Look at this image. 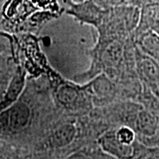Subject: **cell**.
I'll return each instance as SVG.
<instances>
[{
	"label": "cell",
	"mask_w": 159,
	"mask_h": 159,
	"mask_svg": "<svg viewBox=\"0 0 159 159\" xmlns=\"http://www.w3.org/2000/svg\"><path fill=\"white\" fill-rule=\"evenodd\" d=\"M73 3H81V2H84V1H86V0H71Z\"/></svg>",
	"instance_id": "16"
},
{
	"label": "cell",
	"mask_w": 159,
	"mask_h": 159,
	"mask_svg": "<svg viewBox=\"0 0 159 159\" xmlns=\"http://www.w3.org/2000/svg\"><path fill=\"white\" fill-rule=\"evenodd\" d=\"M0 54H13V38L11 34L0 30Z\"/></svg>",
	"instance_id": "12"
},
{
	"label": "cell",
	"mask_w": 159,
	"mask_h": 159,
	"mask_svg": "<svg viewBox=\"0 0 159 159\" xmlns=\"http://www.w3.org/2000/svg\"><path fill=\"white\" fill-rule=\"evenodd\" d=\"M31 111L25 102L18 101L0 113V125L10 131H20L29 125Z\"/></svg>",
	"instance_id": "3"
},
{
	"label": "cell",
	"mask_w": 159,
	"mask_h": 159,
	"mask_svg": "<svg viewBox=\"0 0 159 159\" xmlns=\"http://www.w3.org/2000/svg\"><path fill=\"white\" fill-rule=\"evenodd\" d=\"M58 102L69 111H80L88 108L87 95L80 88L72 85H63L57 91Z\"/></svg>",
	"instance_id": "4"
},
{
	"label": "cell",
	"mask_w": 159,
	"mask_h": 159,
	"mask_svg": "<svg viewBox=\"0 0 159 159\" xmlns=\"http://www.w3.org/2000/svg\"><path fill=\"white\" fill-rule=\"evenodd\" d=\"M25 72L20 67H17L11 76L4 97L0 102V113L18 102L25 87Z\"/></svg>",
	"instance_id": "5"
},
{
	"label": "cell",
	"mask_w": 159,
	"mask_h": 159,
	"mask_svg": "<svg viewBox=\"0 0 159 159\" xmlns=\"http://www.w3.org/2000/svg\"><path fill=\"white\" fill-rule=\"evenodd\" d=\"M11 64V57L6 54H0V75L8 74Z\"/></svg>",
	"instance_id": "14"
},
{
	"label": "cell",
	"mask_w": 159,
	"mask_h": 159,
	"mask_svg": "<svg viewBox=\"0 0 159 159\" xmlns=\"http://www.w3.org/2000/svg\"><path fill=\"white\" fill-rule=\"evenodd\" d=\"M76 136V127L74 124L66 123L57 127L51 134V143L57 147H66L74 140Z\"/></svg>",
	"instance_id": "9"
},
{
	"label": "cell",
	"mask_w": 159,
	"mask_h": 159,
	"mask_svg": "<svg viewBox=\"0 0 159 159\" xmlns=\"http://www.w3.org/2000/svg\"><path fill=\"white\" fill-rule=\"evenodd\" d=\"M118 2H119V6H122V5H125V4H124V2H125V0H118Z\"/></svg>",
	"instance_id": "17"
},
{
	"label": "cell",
	"mask_w": 159,
	"mask_h": 159,
	"mask_svg": "<svg viewBox=\"0 0 159 159\" xmlns=\"http://www.w3.org/2000/svg\"><path fill=\"white\" fill-rule=\"evenodd\" d=\"M157 119L147 111L139 113L135 121V125L138 132L145 135H152L157 130Z\"/></svg>",
	"instance_id": "10"
},
{
	"label": "cell",
	"mask_w": 159,
	"mask_h": 159,
	"mask_svg": "<svg viewBox=\"0 0 159 159\" xmlns=\"http://www.w3.org/2000/svg\"><path fill=\"white\" fill-rule=\"evenodd\" d=\"M96 56L102 67L109 69L119 66L123 57V44L121 39L98 38L96 47Z\"/></svg>",
	"instance_id": "2"
},
{
	"label": "cell",
	"mask_w": 159,
	"mask_h": 159,
	"mask_svg": "<svg viewBox=\"0 0 159 159\" xmlns=\"http://www.w3.org/2000/svg\"><path fill=\"white\" fill-rule=\"evenodd\" d=\"M138 43L144 55L159 65V34L154 30H148L140 36Z\"/></svg>",
	"instance_id": "8"
},
{
	"label": "cell",
	"mask_w": 159,
	"mask_h": 159,
	"mask_svg": "<svg viewBox=\"0 0 159 159\" xmlns=\"http://www.w3.org/2000/svg\"><path fill=\"white\" fill-rule=\"evenodd\" d=\"M115 134L119 142L127 146H131L134 141V132L127 126L120 127L115 132Z\"/></svg>",
	"instance_id": "13"
},
{
	"label": "cell",
	"mask_w": 159,
	"mask_h": 159,
	"mask_svg": "<svg viewBox=\"0 0 159 159\" xmlns=\"http://www.w3.org/2000/svg\"><path fill=\"white\" fill-rule=\"evenodd\" d=\"M90 87H92V89H94V92H95L92 95L97 97L106 98L107 97L111 96V94H112L111 93L112 87L107 80H102L101 78H99V80L94 81L93 85Z\"/></svg>",
	"instance_id": "11"
},
{
	"label": "cell",
	"mask_w": 159,
	"mask_h": 159,
	"mask_svg": "<svg viewBox=\"0 0 159 159\" xmlns=\"http://www.w3.org/2000/svg\"><path fill=\"white\" fill-rule=\"evenodd\" d=\"M99 143L104 151L119 158L126 159L133 156L132 146H127L119 142L115 132L105 134L99 139Z\"/></svg>",
	"instance_id": "6"
},
{
	"label": "cell",
	"mask_w": 159,
	"mask_h": 159,
	"mask_svg": "<svg viewBox=\"0 0 159 159\" xmlns=\"http://www.w3.org/2000/svg\"><path fill=\"white\" fill-rule=\"evenodd\" d=\"M138 70L142 78L152 87H159V65L146 55L140 56Z\"/></svg>",
	"instance_id": "7"
},
{
	"label": "cell",
	"mask_w": 159,
	"mask_h": 159,
	"mask_svg": "<svg viewBox=\"0 0 159 159\" xmlns=\"http://www.w3.org/2000/svg\"><path fill=\"white\" fill-rule=\"evenodd\" d=\"M65 12L79 22L90 25L98 29L103 22L107 9L101 8L93 0H86L77 4L70 1Z\"/></svg>",
	"instance_id": "1"
},
{
	"label": "cell",
	"mask_w": 159,
	"mask_h": 159,
	"mask_svg": "<svg viewBox=\"0 0 159 159\" xmlns=\"http://www.w3.org/2000/svg\"><path fill=\"white\" fill-rule=\"evenodd\" d=\"M66 159H89V157H88L86 155L82 153H75L71 155L69 157Z\"/></svg>",
	"instance_id": "15"
}]
</instances>
